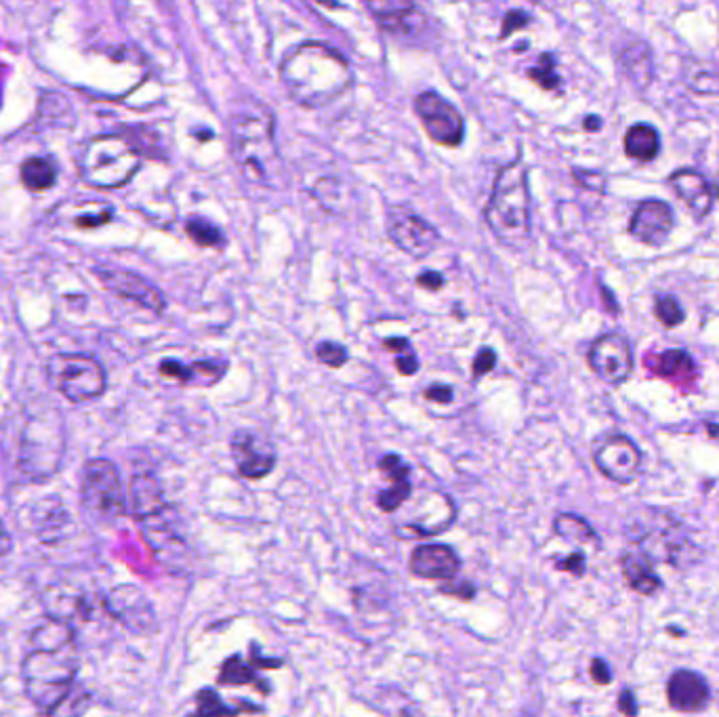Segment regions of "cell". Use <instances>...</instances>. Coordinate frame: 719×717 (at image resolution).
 I'll return each instance as SVG.
<instances>
[{
  "instance_id": "cell-1",
  "label": "cell",
  "mask_w": 719,
  "mask_h": 717,
  "mask_svg": "<svg viewBox=\"0 0 719 717\" xmlns=\"http://www.w3.org/2000/svg\"><path fill=\"white\" fill-rule=\"evenodd\" d=\"M30 650L22 663L24 692L43 713H55L72 692L78 673L76 633L59 617H47L30 635Z\"/></svg>"
},
{
  "instance_id": "cell-2",
  "label": "cell",
  "mask_w": 719,
  "mask_h": 717,
  "mask_svg": "<svg viewBox=\"0 0 719 717\" xmlns=\"http://www.w3.org/2000/svg\"><path fill=\"white\" fill-rule=\"evenodd\" d=\"M274 114L263 101H236L230 120V146L240 175L253 183L276 190L284 175L282 158L274 135Z\"/></svg>"
},
{
  "instance_id": "cell-3",
  "label": "cell",
  "mask_w": 719,
  "mask_h": 717,
  "mask_svg": "<svg viewBox=\"0 0 719 717\" xmlns=\"http://www.w3.org/2000/svg\"><path fill=\"white\" fill-rule=\"evenodd\" d=\"M280 80L303 108H322L352 85L349 61L324 43H301L284 55Z\"/></svg>"
},
{
  "instance_id": "cell-4",
  "label": "cell",
  "mask_w": 719,
  "mask_h": 717,
  "mask_svg": "<svg viewBox=\"0 0 719 717\" xmlns=\"http://www.w3.org/2000/svg\"><path fill=\"white\" fill-rule=\"evenodd\" d=\"M484 219L503 247L522 249L530 240V196L520 162H511L499 173Z\"/></svg>"
},
{
  "instance_id": "cell-5",
  "label": "cell",
  "mask_w": 719,
  "mask_h": 717,
  "mask_svg": "<svg viewBox=\"0 0 719 717\" xmlns=\"http://www.w3.org/2000/svg\"><path fill=\"white\" fill-rule=\"evenodd\" d=\"M66 455V427L55 406H43L28 415L19 440L17 469L32 482L57 474Z\"/></svg>"
},
{
  "instance_id": "cell-6",
  "label": "cell",
  "mask_w": 719,
  "mask_h": 717,
  "mask_svg": "<svg viewBox=\"0 0 719 717\" xmlns=\"http://www.w3.org/2000/svg\"><path fill=\"white\" fill-rule=\"evenodd\" d=\"M47 381L72 404H87L106 394L108 375L89 354H55L47 362Z\"/></svg>"
},
{
  "instance_id": "cell-7",
  "label": "cell",
  "mask_w": 719,
  "mask_h": 717,
  "mask_svg": "<svg viewBox=\"0 0 719 717\" xmlns=\"http://www.w3.org/2000/svg\"><path fill=\"white\" fill-rule=\"evenodd\" d=\"M80 503L87 514L99 520H118L127 516V495L120 474L112 461L91 459L80 476Z\"/></svg>"
},
{
  "instance_id": "cell-8",
  "label": "cell",
  "mask_w": 719,
  "mask_h": 717,
  "mask_svg": "<svg viewBox=\"0 0 719 717\" xmlns=\"http://www.w3.org/2000/svg\"><path fill=\"white\" fill-rule=\"evenodd\" d=\"M457 520V505L442 490H427L410 503L406 516L394 524L400 537H436Z\"/></svg>"
},
{
  "instance_id": "cell-9",
  "label": "cell",
  "mask_w": 719,
  "mask_h": 717,
  "mask_svg": "<svg viewBox=\"0 0 719 717\" xmlns=\"http://www.w3.org/2000/svg\"><path fill=\"white\" fill-rule=\"evenodd\" d=\"M387 236L413 259H425L440 244V234L434 225L406 207H396L387 213Z\"/></svg>"
},
{
  "instance_id": "cell-10",
  "label": "cell",
  "mask_w": 719,
  "mask_h": 717,
  "mask_svg": "<svg viewBox=\"0 0 719 717\" xmlns=\"http://www.w3.org/2000/svg\"><path fill=\"white\" fill-rule=\"evenodd\" d=\"M415 114L419 116L427 135L440 146L457 148L465 135V120L461 112L434 91H425L415 99Z\"/></svg>"
},
{
  "instance_id": "cell-11",
  "label": "cell",
  "mask_w": 719,
  "mask_h": 717,
  "mask_svg": "<svg viewBox=\"0 0 719 717\" xmlns=\"http://www.w3.org/2000/svg\"><path fill=\"white\" fill-rule=\"evenodd\" d=\"M232 459L244 480L267 478L276 469L278 455L274 442L255 429H236L230 440Z\"/></svg>"
},
{
  "instance_id": "cell-12",
  "label": "cell",
  "mask_w": 719,
  "mask_h": 717,
  "mask_svg": "<svg viewBox=\"0 0 719 717\" xmlns=\"http://www.w3.org/2000/svg\"><path fill=\"white\" fill-rule=\"evenodd\" d=\"M593 463L616 484H631L642 471V450L627 436H608L593 450Z\"/></svg>"
},
{
  "instance_id": "cell-13",
  "label": "cell",
  "mask_w": 719,
  "mask_h": 717,
  "mask_svg": "<svg viewBox=\"0 0 719 717\" xmlns=\"http://www.w3.org/2000/svg\"><path fill=\"white\" fill-rule=\"evenodd\" d=\"M104 606L122 627L137 635H146L156 629L154 606L146 593L135 585L114 587L106 596Z\"/></svg>"
},
{
  "instance_id": "cell-14",
  "label": "cell",
  "mask_w": 719,
  "mask_h": 717,
  "mask_svg": "<svg viewBox=\"0 0 719 717\" xmlns=\"http://www.w3.org/2000/svg\"><path fill=\"white\" fill-rule=\"evenodd\" d=\"M589 366L608 385H621L633 371L629 341L619 333H608L595 339L589 347Z\"/></svg>"
},
{
  "instance_id": "cell-15",
  "label": "cell",
  "mask_w": 719,
  "mask_h": 717,
  "mask_svg": "<svg viewBox=\"0 0 719 717\" xmlns=\"http://www.w3.org/2000/svg\"><path fill=\"white\" fill-rule=\"evenodd\" d=\"M379 26L396 38H423L427 17L415 7V0H366Z\"/></svg>"
},
{
  "instance_id": "cell-16",
  "label": "cell",
  "mask_w": 719,
  "mask_h": 717,
  "mask_svg": "<svg viewBox=\"0 0 719 717\" xmlns=\"http://www.w3.org/2000/svg\"><path fill=\"white\" fill-rule=\"evenodd\" d=\"M97 276L101 282H104L106 289L118 295L120 299L133 301L135 305L143 307V310H148L152 314H162L167 310L164 293L148 278H143L129 270H99Z\"/></svg>"
},
{
  "instance_id": "cell-17",
  "label": "cell",
  "mask_w": 719,
  "mask_h": 717,
  "mask_svg": "<svg viewBox=\"0 0 719 717\" xmlns=\"http://www.w3.org/2000/svg\"><path fill=\"white\" fill-rule=\"evenodd\" d=\"M408 570L410 575H415L417 579L448 581L455 579L457 572L461 570V558L453 547L427 543L415 547L413 553H410Z\"/></svg>"
},
{
  "instance_id": "cell-18",
  "label": "cell",
  "mask_w": 719,
  "mask_h": 717,
  "mask_svg": "<svg viewBox=\"0 0 719 717\" xmlns=\"http://www.w3.org/2000/svg\"><path fill=\"white\" fill-rule=\"evenodd\" d=\"M673 230V211L663 200H644L638 209H635L629 232L633 238H638L650 247H663L669 234Z\"/></svg>"
},
{
  "instance_id": "cell-19",
  "label": "cell",
  "mask_w": 719,
  "mask_h": 717,
  "mask_svg": "<svg viewBox=\"0 0 719 717\" xmlns=\"http://www.w3.org/2000/svg\"><path fill=\"white\" fill-rule=\"evenodd\" d=\"M97 146L99 150L95 154V162L91 165L97 173H101L97 181L104 183V186H120V183L129 181V177L139 165V160L127 143H122L120 139H110L97 143Z\"/></svg>"
},
{
  "instance_id": "cell-20",
  "label": "cell",
  "mask_w": 719,
  "mask_h": 717,
  "mask_svg": "<svg viewBox=\"0 0 719 717\" xmlns=\"http://www.w3.org/2000/svg\"><path fill=\"white\" fill-rule=\"evenodd\" d=\"M711 690L701 673L677 669L667 682V701L675 711L698 713L709 705Z\"/></svg>"
},
{
  "instance_id": "cell-21",
  "label": "cell",
  "mask_w": 719,
  "mask_h": 717,
  "mask_svg": "<svg viewBox=\"0 0 719 717\" xmlns=\"http://www.w3.org/2000/svg\"><path fill=\"white\" fill-rule=\"evenodd\" d=\"M381 474L387 476L392 486L381 490L377 495V505L385 514H396V511L413 495V484H410V465L400 455H385L377 463Z\"/></svg>"
},
{
  "instance_id": "cell-22",
  "label": "cell",
  "mask_w": 719,
  "mask_h": 717,
  "mask_svg": "<svg viewBox=\"0 0 719 717\" xmlns=\"http://www.w3.org/2000/svg\"><path fill=\"white\" fill-rule=\"evenodd\" d=\"M671 186L675 194L684 200L686 207L696 219H703L713 207V188L707 179L694 169H680L671 175Z\"/></svg>"
},
{
  "instance_id": "cell-23",
  "label": "cell",
  "mask_w": 719,
  "mask_h": 717,
  "mask_svg": "<svg viewBox=\"0 0 719 717\" xmlns=\"http://www.w3.org/2000/svg\"><path fill=\"white\" fill-rule=\"evenodd\" d=\"M160 373L164 377H175L183 385L211 387L217 385L223 375L228 373V360H200L192 366H186L177 360H162Z\"/></svg>"
},
{
  "instance_id": "cell-24",
  "label": "cell",
  "mask_w": 719,
  "mask_h": 717,
  "mask_svg": "<svg viewBox=\"0 0 719 717\" xmlns=\"http://www.w3.org/2000/svg\"><path fill=\"white\" fill-rule=\"evenodd\" d=\"M131 505L133 516L137 522L154 518L158 514L169 511L167 499H164V490L152 474H137L131 480Z\"/></svg>"
},
{
  "instance_id": "cell-25",
  "label": "cell",
  "mask_w": 719,
  "mask_h": 717,
  "mask_svg": "<svg viewBox=\"0 0 719 717\" xmlns=\"http://www.w3.org/2000/svg\"><path fill=\"white\" fill-rule=\"evenodd\" d=\"M621 570L627 585L633 591H638L640 596H654V593H659L663 587L661 577L656 575L652 568V560L642 549L627 551L621 558Z\"/></svg>"
},
{
  "instance_id": "cell-26",
  "label": "cell",
  "mask_w": 719,
  "mask_h": 717,
  "mask_svg": "<svg viewBox=\"0 0 719 717\" xmlns=\"http://www.w3.org/2000/svg\"><path fill=\"white\" fill-rule=\"evenodd\" d=\"M621 64H623L625 74L631 78V83L635 87H640L644 91L652 83L654 64H652V53H650L648 45L633 43L627 49H623Z\"/></svg>"
},
{
  "instance_id": "cell-27",
  "label": "cell",
  "mask_w": 719,
  "mask_h": 717,
  "mask_svg": "<svg viewBox=\"0 0 719 717\" xmlns=\"http://www.w3.org/2000/svg\"><path fill=\"white\" fill-rule=\"evenodd\" d=\"M652 373L671 379V381H688L694 375V360L686 350H667L663 354H656L654 362L650 364Z\"/></svg>"
},
{
  "instance_id": "cell-28",
  "label": "cell",
  "mask_w": 719,
  "mask_h": 717,
  "mask_svg": "<svg viewBox=\"0 0 719 717\" xmlns=\"http://www.w3.org/2000/svg\"><path fill=\"white\" fill-rule=\"evenodd\" d=\"M661 139L650 125H633L625 135V154L635 160H654L659 156Z\"/></svg>"
},
{
  "instance_id": "cell-29",
  "label": "cell",
  "mask_w": 719,
  "mask_h": 717,
  "mask_svg": "<svg viewBox=\"0 0 719 717\" xmlns=\"http://www.w3.org/2000/svg\"><path fill=\"white\" fill-rule=\"evenodd\" d=\"M553 532L572 545H589L598 543V535H595L593 526L577 516V514H560L553 520Z\"/></svg>"
},
{
  "instance_id": "cell-30",
  "label": "cell",
  "mask_w": 719,
  "mask_h": 717,
  "mask_svg": "<svg viewBox=\"0 0 719 717\" xmlns=\"http://www.w3.org/2000/svg\"><path fill=\"white\" fill-rule=\"evenodd\" d=\"M312 194L328 213L341 215L349 207V190L343 186V181L335 177L318 179L316 186L312 188Z\"/></svg>"
},
{
  "instance_id": "cell-31",
  "label": "cell",
  "mask_w": 719,
  "mask_h": 717,
  "mask_svg": "<svg viewBox=\"0 0 719 717\" xmlns=\"http://www.w3.org/2000/svg\"><path fill=\"white\" fill-rule=\"evenodd\" d=\"M22 181L28 190L43 192L55 183V169L45 158H30L22 165Z\"/></svg>"
},
{
  "instance_id": "cell-32",
  "label": "cell",
  "mask_w": 719,
  "mask_h": 717,
  "mask_svg": "<svg viewBox=\"0 0 719 717\" xmlns=\"http://www.w3.org/2000/svg\"><path fill=\"white\" fill-rule=\"evenodd\" d=\"M217 682L223 686H246V684H257L259 678L253 665L244 663L240 654H234V657H230L228 661H223Z\"/></svg>"
},
{
  "instance_id": "cell-33",
  "label": "cell",
  "mask_w": 719,
  "mask_h": 717,
  "mask_svg": "<svg viewBox=\"0 0 719 717\" xmlns=\"http://www.w3.org/2000/svg\"><path fill=\"white\" fill-rule=\"evenodd\" d=\"M186 232L188 236L200 244V247H211V249H217L221 247V244L225 242V236L223 232L217 228V225L209 219H202V217H192L188 219L186 223Z\"/></svg>"
},
{
  "instance_id": "cell-34",
  "label": "cell",
  "mask_w": 719,
  "mask_h": 717,
  "mask_svg": "<svg viewBox=\"0 0 719 717\" xmlns=\"http://www.w3.org/2000/svg\"><path fill=\"white\" fill-rule=\"evenodd\" d=\"M686 83L688 89L698 93V95H707V97H719V74L713 68H690L686 72Z\"/></svg>"
},
{
  "instance_id": "cell-35",
  "label": "cell",
  "mask_w": 719,
  "mask_h": 717,
  "mask_svg": "<svg viewBox=\"0 0 719 717\" xmlns=\"http://www.w3.org/2000/svg\"><path fill=\"white\" fill-rule=\"evenodd\" d=\"M528 76L545 91H556L562 85V78L556 72V57H553L551 53H543L539 64L532 70H528Z\"/></svg>"
},
{
  "instance_id": "cell-36",
  "label": "cell",
  "mask_w": 719,
  "mask_h": 717,
  "mask_svg": "<svg viewBox=\"0 0 719 717\" xmlns=\"http://www.w3.org/2000/svg\"><path fill=\"white\" fill-rule=\"evenodd\" d=\"M654 316L659 318L661 324L669 326V329L680 326L686 320V312L680 301L669 295H659L654 299Z\"/></svg>"
},
{
  "instance_id": "cell-37",
  "label": "cell",
  "mask_w": 719,
  "mask_h": 717,
  "mask_svg": "<svg viewBox=\"0 0 719 717\" xmlns=\"http://www.w3.org/2000/svg\"><path fill=\"white\" fill-rule=\"evenodd\" d=\"M316 358L326 366L341 368L349 360V350L343 343L337 341H320L316 345Z\"/></svg>"
},
{
  "instance_id": "cell-38",
  "label": "cell",
  "mask_w": 719,
  "mask_h": 717,
  "mask_svg": "<svg viewBox=\"0 0 719 717\" xmlns=\"http://www.w3.org/2000/svg\"><path fill=\"white\" fill-rule=\"evenodd\" d=\"M238 711L240 709H232L228 705H223L215 690H209V688L200 690L196 696V713H200V715H223V713L234 715Z\"/></svg>"
},
{
  "instance_id": "cell-39",
  "label": "cell",
  "mask_w": 719,
  "mask_h": 717,
  "mask_svg": "<svg viewBox=\"0 0 719 717\" xmlns=\"http://www.w3.org/2000/svg\"><path fill=\"white\" fill-rule=\"evenodd\" d=\"M442 583H444V581H442ZM438 591L444 593V596H455V598H461V600H465V602L474 600L476 593H478L476 585H471L469 581H453V579H448V583L440 585Z\"/></svg>"
},
{
  "instance_id": "cell-40",
  "label": "cell",
  "mask_w": 719,
  "mask_h": 717,
  "mask_svg": "<svg viewBox=\"0 0 719 717\" xmlns=\"http://www.w3.org/2000/svg\"><path fill=\"white\" fill-rule=\"evenodd\" d=\"M497 366V352L492 347H482V350L476 354L474 358V366H471V373H474V379H482L484 375H488L492 368Z\"/></svg>"
},
{
  "instance_id": "cell-41",
  "label": "cell",
  "mask_w": 719,
  "mask_h": 717,
  "mask_svg": "<svg viewBox=\"0 0 719 717\" xmlns=\"http://www.w3.org/2000/svg\"><path fill=\"white\" fill-rule=\"evenodd\" d=\"M396 368H398V373L404 375V377H410V375H417V373H419L421 364H419V358H417V354H415V350H413V345H408V347H404V350L398 352Z\"/></svg>"
},
{
  "instance_id": "cell-42",
  "label": "cell",
  "mask_w": 719,
  "mask_h": 717,
  "mask_svg": "<svg viewBox=\"0 0 719 717\" xmlns=\"http://www.w3.org/2000/svg\"><path fill=\"white\" fill-rule=\"evenodd\" d=\"M556 568L562 570V572H570V575H574V577H583L585 568H587L585 553L583 551H572L570 556L556 562Z\"/></svg>"
},
{
  "instance_id": "cell-43",
  "label": "cell",
  "mask_w": 719,
  "mask_h": 717,
  "mask_svg": "<svg viewBox=\"0 0 719 717\" xmlns=\"http://www.w3.org/2000/svg\"><path fill=\"white\" fill-rule=\"evenodd\" d=\"M530 24V15L524 11H509L503 19V28H501V38L511 36L513 32H518L522 28H526Z\"/></svg>"
},
{
  "instance_id": "cell-44",
  "label": "cell",
  "mask_w": 719,
  "mask_h": 717,
  "mask_svg": "<svg viewBox=\"0 0 719 717\" xmlns=\"http://www.w3.org/2000/svg\"><path fill=\"white\" fill-rule=\"evenodd\" d=\"M423 396H425L429 402L450 404V402L455 400V389L450 387V385H444V383H434V385H429V387L425 389Z\"/></svg>"
},
{
  "instance_id": "cell-45",
  "label": "cell",
  "mask_w": 719,
  "mask_h": 717,
  "mask_svg": "<svg viewBox=\"0 0 719 717\" xmlns=\"http://www.w3.org/2000/svg\"><path fill=\"white\" fill-rule=\"evenodd\" d=\"M574 179H577L583 188L587 190H595V192H602L606 188V179L602 173L598 171H574Z\"/></svg>"
},
{
  "instance_id": "cell-46",
  "label": "cell",
  "mask_w": 719,
  "mask_h": 717,
  "mask_svg": "<svg viewBox=\"0 0 719 717\" xmlns=\"http://www.w3.org/2000/svg\"><path fill=\"white\" fill-rule=\"evenodd\" d=\"M589 673H591V680L600 686H606L612 682V671L604 659H593Z\"/></svg>"
},
{
  "instance_id": "cell-47",
  "label": "cell",
  "mask_w": 719,
  "mask_h": 717,
  "mask_svg": "<svg viewBox=\"0 0 719 717\" xmlns=\"http://www.w3.org/2000/svg\"><path fill=\"white\" fill-rule=\"evenodd\" d=\"M417 284L421 286V289H427V291H440L442 289V286L446 284V280H444V276L440 274V272H434V270H429V272H423V274H419L417 276Z\"/></svg>"
},
{
  "instance_id": "cell-48",
  "label": "cell",
  "mask_w": 719,
  "mask_h": 717,
  "mask_svg": "<svg viewBox=\"0 0 719 717\" xmlns=\"http://www.w3.org/2000/svg\"><path fill=\"white\" fill-rule=\"evenodd\" d=\"M616 707H619V711L623 715H638V711H640L638 701H635V696H633L631 690H623L619 694V705H616Z\"/></svg>"
},
{
  "instance_id": "cell-49",
  "label": "cell",
  "mask_w": 719,
  "mask_h": 717,
  "mask_svg": "<svg viewBox=\"0 0 719 717\" xmlns=\"http://www.w3.org/2000/svg\"><path fill=\"white\" fill-rule=\"evenodd\" d=\"M13 551V539H11V532L7 530V526L3 524V520H0V564H3L9 553Z\"/></svg>"
},
{
  "instance_id": "cell-50",
  "label": "cell",
  "mask_w": 719,
  "mask_h": 717,
  "mask_svg": "<svg viewBox=\"0 0 719 717\" xmlns=\"http://www.w3.org/2000/svg\"><path fill=\"white\" fill-rule=\"evenodd\" d=\"M253 663L263 667V669H278L282 665V661H276V659H265L261 657V654L257 650H253Z\"/></svg>"
},
{
  "instance_id": "cell-51",
  "label": "cell",
  "mask_w": 719,
  "mask_h": 717,
  "mask_svg": "<svg viewBox=\"0 0 719 717\" xmlns=\"http://www.w3.org/2000/svg\"><path fill=\"white\" fill-rule=\"evenodd\" d=\"M585 129L591 131V133L600 131V129H602V118H600V116H587V118H585Z\"/></svg>"
},
{
  "instance_id": "cell-52",
  "label": "cell",
  "mask_w": 719,
  "mask_h": 717,
  "mask_svg": "<svg viewBox=\"0 0 719 717\" xmlns=\"http://www.w3.org/2000/svg\"><path fill=\"white\" fill-rule=\"evenodd\" d=\"M108 219H110V215H104V217H91V219L82 217L78 223H80V225H85V228H87V225H99V223H106Z\"/></svg>"
},
{
  "instance_id": "cell-53",
  "label": "cell",
  "mask_w": 719,
  "mask_h": 717,
  "mask_svg": "<svg viewBox=\"0 0 719 717\" xmlns=\"http://www.w3.org/2000/svg\"><path fill=\"white\" fill-rule=\"evenodd\" d=\"M316 3L322 7H328V9H341L339 0H316Z\"/></svg>"
}]
</instances>
